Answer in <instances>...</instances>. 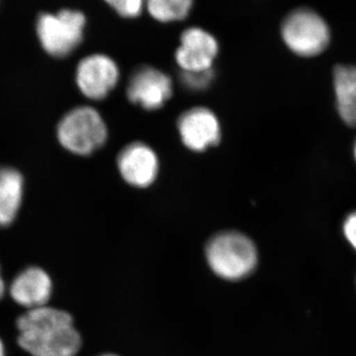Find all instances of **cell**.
I'll list each match as a JSON object with an SVG mask.
<instances>
[{"label":"cell","mask_w":356,"mask_h":356,"mask_svg":"<svg viewBox=\"0 0 356 356\" xmlns=\"http://www.w3.org/2000/svg\"><path fill=\"white\" fill-rule=\"evenodd\" d=\"M18 344L32 356H76L81 334L67 312L44 306L18 318Z\"/></svg>","instance_id":"cell-1"},{"label":"cell","mask_w":356,"mask_h":356,"mask_svg":"<svg viewBox=\"0 0 356 356\" xmlns=\"http://www.w3.org/2000/svg\"><path fill=\"white\" fill-rule=\"evenodd\" d=\"M206 257L211 269L219 277L240 280L254 270L257 250L247 236L238 232H225L208 242Z\"/></svg>","instance_id":"cell-2"},{"label":"cell","mask_w":356,"mask_h":356,"mask_svg":"<svg viewBox=\"0 0 356 356\" xmlns=\"http://www.w3.org/2000/svg\"><path fill=\"white\" fill-rule=\"evenodd\" d=\"M283 41L297 55L315 56L331 41V30L321 14L309 7L293 9L281 24Z\"/></svg>","instance_id":"cell-3"},{"label":"cell","mask_w":356,"mask_h":356,"mask_svg":"<svg viewBox=\"0 0 356 356\" xmlns=\"http://www.w3.org/2000/svg\"><path fill=\"white\" fill-rule=\"evenodd\" d=\"M60 145L72 153L86 156L104 145L107 128L102 117L91 107H77L58 126Z\"/></svg>","instance_id":"cell-4"},{"label":"cell","mask_w":356,"mask_h":356,"mask_svg":"<svg viewBox=\"0 0 356 356\" xmlns=\"http://www.w3.org/2000/svg\"><path fill=\"white\" fill-rule=\"evenodd\" d=\"M86 17L76 10L42 14L37 23L40 42L47 53L54 57H65L83 40Z\"/></svg>","instance_id":"cell-5"},{"label":"cell","mask_w":356,"mask_h":356,"mask_svg":"<svg viewBox=\"0 0 356 356\" xmlns=\"http://www.w3.org/2000/svg\"><path fill=\"white\" fill-rule=\"evenodd\" d=\"M119 70L111 58L92 55L84 58L76 69V83L81 92L90 99L106 97L116 86Z\"/></svg>","instance_id":"cell-6"},{"label":"cell","mask_w":356,"mask_h":356,"mask_svg":"<svg viewBox=\"0 0 356 356\" xmlns=\"http://www.w3.org/2000/svg\"><path fill=\"white\" fill-rule=\"evenodd\" d=\"M172 95V83L170 77L154 67H140L129 81V100L147 110L161 108Z\"/></svg>","instance_id":"cell-7"},{"label":"cell","mask_w":356,"mask_h":356,"mask_svg":"<svg viewBox=\"0 0 356 356\" xmlns=\"http://www.w3.org/2000/svg\"><path fill=\"white\" fill-rule=\"evenodd\" d=\"M177 127L185 146L194 152L205 151L221 140V129L217 117L204 107H196L182 114Z\"/></svg>","instance_id":"cell-8"},{"label":"cell","mask_w":356,"mask_h":356,"mask_svg":"<svg viewBox=\"0 0 356 356\" xmlns=\"http://www.w3.org/2000/svg\"><path fill=\"white\" fill-rule=\"evenodd\" d=\"M216 39L200 28H191L182 33L175 58L185 72L212 70L218 54Z\"/></svg>","instance_id":"cell-9"},{"label":"cell","mask_w":356,"mask_h":356,"mask_svg":"<svg viewBox=\"0 0 356 356\" xmlns=\"http://www.w3.org/2000/svg\"><path fill=\"white\" fill-rule=\"evenodd\" d=\"M118 168L129 184L140 188L147 187L158 177V156L144 143H132L119 154Z\"/></svg>","instance_id":"cell-10"},{"label":"cell","mask_w":356,"mask_h":356,"mask_svg":"<svg viewBox=\"0 0 356 356\" xmlns=\"http://www.w3.org/2000/svg\"><path fill=\"white\" fill-rule=\"evenodd\" d=\"M9 292L15 303L33 310L47 306L53 292V282L44 269L28 267L14 278Z\"/></svg>","instance_id":"cell-11"},{"label":"cell","mask_w":356,"mask_h":356,"mask_svg":"<svg viewBox=\"0 0 356 356\" xmlns=\"http://www.w3.org/2000/svg\"><path fill=\"white\" fill-rule=\"evenodd\" d=\"M334 90L339 116L348 125L356 126V65L334 67Z\"/></svg>","instance_id":"cell-12"},{"label":"cell","mask_w":356,"mask_h":356,"mask_svg":"<svg viewBox=\"0 0 356 356\" xmlns=\"http://www.w3.org/2000/svg\"><path fill=\"white\" fill-rule=\"evenodd\" d=\"M23 177L13 168L0 170V227L10 225L22 202Z\"/></svg>","instance_id":"cell-13"},{"label":"cell","mask_w":356,"mask_h":356,"mask_svg":"<svg viewBox=\"0 0 356 356\" xmlns=\"http://www.w3.org/2000/svg\"><path fill=\"white\" fill-rule=\"evenodd\" d=\"M189 0H152L147 3L149 14L161 22L181 20L191 10Z\"/></svg>","instance_id":"cell-14"},{"label":"cell","mask_w":356,"mask_h":356,"mask_svg":"<svg viewBox=\"0 0 356 356\" xmlns=\"http://www.w3.org/2000/svg\"><path fill=\"white\" fill-rule=\"evenodd\" d=\"M213 79H214V72L212 70L198 72H184L181 76L184 86L192 90H201L208 88Z\"/></svg>","instance_id":"cell-15"},{"label":"cell","mask_w":356,"mask_h":356,"mask_svg":"<svg viewBox=\"0 0 356 356\" xmlns=\"http://www.w3.org/2000/svg\"><path fill=\"white\" fill-rule=\"evenodd\" d=\"M108 3L119 15L123 17H137L142 13L143 2L140 0H112L108 1Z\"/></svg>","instance_id":"cell-16"},{"label":"cell","mask_w":356,"mask_h":356,"mask_svg":"<svg viewBox=\"0 0 356 356\" xmlns=\"http://www.w3.org/2000/svg\"><path fill=\"white\" fill-rule=\"evenodd\" d=\"M343 233L346 240L356 250V211L346 217L343 222Z\"/></svg>","instance_id":"cell-17"},{"label":"cell","mask_w":356,"mask_h":356,"mask_svg":"<svg viewBox=\"0 0 356 356\" xmlns=\"http://www.w3.org/2000/svg\"><path fill=\"white\" fill-rule=\"evenodd\" d=\"M6 294V282H4L3 277H2L1 269H0V299Z\"/></svg>","instance_id":"cell-18"},{"label":"cell","mask_w":356,"mask_h":356,"mask_svg":"<svg viewBox=\"0 0 356 356\" xmlns=\"http://www.w3.org/2000/svg\"><path fill=\"white\" fill-rule=\"evenodd\" d=\"M0 356H6V346L1 339H0Z\"/></svg>","instance_id":"cell-19"},{"label":"cell","mask_w":356,"mask_h":356,"mask_svg":"<svg viewBox=\"0 0 356 356\" xmlns=\"http://www.w3.org/2000/svg\"><path fill=\"white\" fill-rule=\"evenodd\" d=\"M353 154H355V159L356 161V139L355 140V144H353Z\"/></svg>","instance_id":"cell-20"},{"label":"cell","mask_w":356,"mask_h":356,"mask_svg":"<svg viewBox=\"0 0 356 356\" xmlns=\"http://www.w3.org/2000/svg\"><path fill=\"white\" fill-rule=\"evenodd\" d=\"M100 356H118V355H100Z\"/></svg>","instance_id":"cell-21"}]
</instances>
